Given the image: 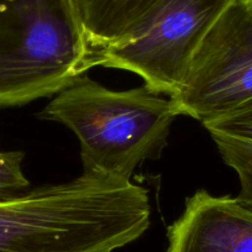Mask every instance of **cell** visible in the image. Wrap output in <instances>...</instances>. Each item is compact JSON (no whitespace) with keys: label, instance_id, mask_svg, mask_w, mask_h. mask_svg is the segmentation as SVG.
Here are the masks:
<instances>
[{"label":"cell","instance_id":"ba28073f","mask_svg":"<svg viewBox=\"0 0 252 252\" xmlns=\"http://www.w3.org/2000/svg\"><path fill=\"white\" fill-rule=\"evenodd\" d=\"M203 125L225 163L239 177L240 193L236 198L252 212V99Z\"/></svg>","mask_w":252,"mask_h":252},{"label":"cell","instance_id":"5b68a950","mask_svg":"<svg viewBox=\"0 0 252 252\" xmlns=\"http://www.w3.org/2000/svg\"><path fill=\"white\" fill-rule=\"evenodd\" d=\"M232 0H164L121 45L105 51L98 66L136 73L156 93L178 91L193 52Z\"/></svg>","mask_w":252,"mask_h":252},{"label":"cell","instance_id":"3957f363","mask_svg":"<svg viewBox=\"0 0 252 252\" xmlns=\"http://www.w3.org/2000/svg\"><path fill=\"white\" fill-rule=\"evenodd\" d=\"M91 68L69 0L0 6V108L57 94Z\"/></svg>","mask_w":252,"mask_h":252},{"label":"cell","instance_id":"6da1fadb","mask_svg":"<svg viewBox=\"0 0 252 252\" xmlns=\"http://www.w3.org/2000/svg\"><path fill=\"white\" fill-rule=\"evenodd\" d=\"M179 116L171 98L145 86L115 92L79 77L40 113L74 132L83 172L130 179L146 159L161 156Z\"/></svg>","mask_w":252,"mask_h":252},{"label":"cell","instance_id":"7a4b0ae2","mask_svg":"<svg viewBox=\"0 0 252 252\" xmlns=\"http://www.w3.org/2000/svg\"><path fill=\"white\" fill-rule=\"evenodd\" d=\"M120 237L118 202L96 174L0 200V252H114Z\"/></svg>","mask_w":252,"mask_h":252},{"label":"cell","instance_id":"30bf717a","mask_svg":"<svg viewBox=\"0 0 252 252\" xmlns=\"http://www.w3.org/2000/svg\"><path fill=\"white\" fill-rule=\"evenodd\" d=\"M244 1H246V3L249 4H252V0H244Z\"/></svg>","mask_w":252,"mask_h":252},{"label":"cell","instance_id":"9c48e42d","mask_svg":"<svg viewBox=\"0 0 252 252\" xmlns=\"http://www.w3.org/2000/svg\"><path fill=\"white\" fill-rule=\"evenodd\" d=\"M24 154L20 151H0V200L10 199L29 188V181L24 176Z\"/></svg>","mask_w":252,"mask_h":252},{"label":"cell","instance_id":"277c9868","mask_svg":"<svg viewBox=\"0 0 252 252\" xmlns=\"http://www.w3.org/2000/svg\"><path fill=\"white\" fill-rule=\"evenodd\" d=\"M179 116L203 123L252 99V4L232 0L189 60L178 91L169 96Z\"/></svg>","mask_w":252,"mask_h":252},{"label":"cell","instance_id":"8992f818","mask_svg":"<svg viewBox=\"0 0 252 252\" xmlns=\"http://www.w3.org/2000/svg\"><path fill=\"white\" fill-rule=\"evenodd\" d=\"M167 252H252V212L237 198L200 189L168 229Z\"/></svg>","mask_w":252,"mask_h":252},{"label":"cell","instance_id":"52a82bcc","mask_svg":"<svg viewBox=\"0 0 252 252\" xmlns=\"http://www.w3.org/2000/svg\"><path fill=\"white\" fill-rule=\"evenodd\" d=\"M164 0H69L92 68L105 51L131 37Z\"/></svg>","mask_w":252,"mask_h":252}]
</instances>
